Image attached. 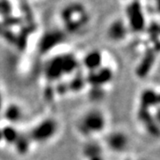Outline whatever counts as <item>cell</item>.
Returning a JSON list of instances; mask_svg holds the SVG:
<instances>
[{
    "label": "cell",
    "mask_w": 160,
    "mask_h": 160,
    "mask_svg": "<svg viewBox=\"0 0 160 160\" xmlns=\"http://www.w3.org/2000/svg\"><path fill=\"white\" fill-rule=\"evenodd\" d=\"M109 118L105 110L100 107H91L83 111L76 121V130L80 136L94 140L105 133Z\"/></svg>",
    "instance_id": "6da1fadb"
},
{
    "label": "cell",
    "mask_w": 160,
    "mask_h": 160,
    "mask_svg": "<svg viewBox=\"0 0 160 160\" xmlns=\"http://www.w3.org/2000/svg\"><path fill=\"white\" fill-rule=\"evenodd\" d=\"M129 30L126 20L118 18L109 23L107 29V37L113 42H121L126 39Z\"/></svg>",
    "instance_id": "52a82bcc"
},
{
    "label": "cell",
    "mask_w": 160,
    "mask_h": 160,
    "mask_svg": "<svg viewBox=\"0 0 160 160\" xmlns=\"http://www.w3.org/2000/svg\"><path fill=\"white\" fill-rule=\"evenodd\" d=\"M77 65L76 58L71 55L52 59L46 68V78L52 81L62 79L63 75H69L74 72Z\"/></svg>",
    "instance_id": "277c9868"
},
{
    "label": "cell",
    "mask_w": 160,
    "mask_h": 160,
    "mask_svg": "<svg viewBox=\"0 0 160 160\" xmlns=\"http://www.w3.org/2000/svg\"><path fill=\"white\" fill-rule=\"evenodd\" d=\"M5 115L7 120H9L10 122H17L18 120L22 118V109L17 105H12L7 107Z\"/></svg>",
    "instance_id": "9c48e42d"
},
{
    "label": "cell",
    "mask_w": 160,
    "mask_h": 160,
    "mask_svg": "<svg viewBox=\"0 0 160 160\" xmlns=\"http://www.w3.org/2000/svg\"><path fill=\"white\" fill-rule=\"evenodd\" d=\"M61 20L63 26L69 32L81 30L89 21V14L86 6L82 4H70L64 6L61 11Z\"/></svg>",
    "instance_id": "7a4b0ae2"
},
{
    "label": "cell",
    "mask_w": 160,
    "mask_h": 160,
    "mask_svg": "<svg viewBox=\"0 0 160 160\" xmlns=\"http://www.w3.org/2000/svg\"><path fill=\"white\" fill-rule=\"evenodd\" d=\"M127 16L125 18L128 28L133 31H141L145 27V17L143 13L142 8L139 4L135 6H128L127 9Z\"/></svg>",
    "instance_id": "8992f818"
},
{
    "label": "cell",
    "mask_w": 160,
    "mask_h": 160,
    "mask_svg": "<svg viewBox=\"0 0 160 160\" xmlns=\"http://www.w3.org/2000/svg\"><path fill=\"white\" fill-rule=\"evenodd\" d=\"M103 54L98 50L88 52L83 59L84 66L90 73L101 69L103 63Z\"/></svg>",
    "instance_id": "ba28073f"
},
{
    "label": "cell",
    "mask_w": 160,
    "mask_h": 160,
    "mask_svg": "<svg viewBox=\"0 0 160 160\" xmlns=\"http://www.w3.org/2000/svg\"><path fill=\"white\" fill-rule=\"evenodd\" d=\"M60 125L54 118H46L38 121L33 127H31L28 136L34 143L46 144L52 141L58 134Z\"/></svg>",
    "instance_id": "3957f363"
},
{
    "label": "cell",
    "mask_w": 160,
    "mask_h": 160,
    "mask_svg": "<svg viewBox=\"0 0 160 160\" xmlns=\"http://www.w3.org/2000/svg\"><path fill=\"white\" fill-rule=\"evenodd\" d=\"M106 148L113 153H124L129 148L130 139L122 130L109 132L105 140Z\"/></svg>",
    "instance_id": "5b68a950"
}]
</instances>
